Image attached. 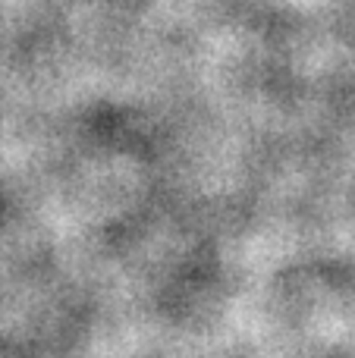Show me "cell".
Wrapping results in <instances>:
<instances>
[]
</instances>
